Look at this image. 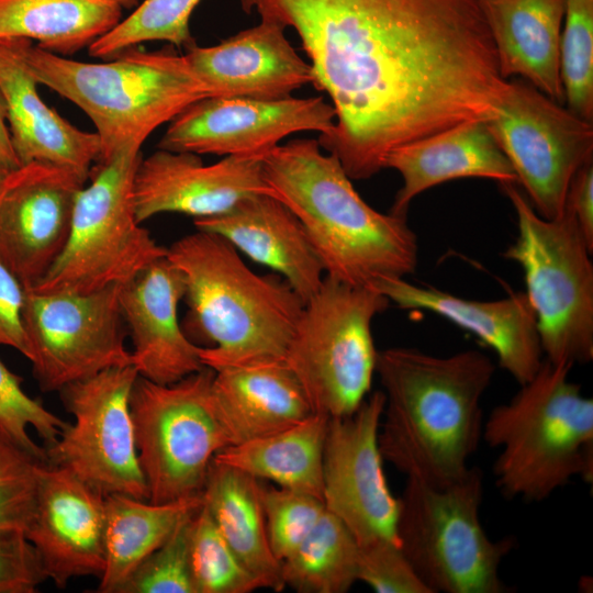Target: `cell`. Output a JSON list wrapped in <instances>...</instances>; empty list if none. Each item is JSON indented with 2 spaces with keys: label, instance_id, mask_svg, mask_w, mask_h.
Masks as SVG:
<instances>
[{
  "label": "cell",
  "instance_id": "cell-1",
  "mask_svg": "<svg viewBox=\"0 0 593 593\" xmlns=\"http://www.w3.org/2000/svg\"><path fill=\"white\" fill-rule=\"evenodd\" d=\"M246 13L299 35L335 127L320 136L351 180L396 147L489 121L501 75L481 0H240Z\"/></svg>",
  "mask_w": 593,
  "mask_h": 593
},
{
  "label": "cell",
  "instance_id": "cell-2",
  "mask_svg": "<svg viewBox=\"0 0 593 593\" xmlns=\"http://www.w3.org/2000/svg\"><path fill=\"white\" fill-rule=\"evenodd\" d=\"M494 371L477 349L444 357L409 347L378 350L383 460L434 486L461 479L482 439L481 401Z\"/></svg>",
  "mask_w": 593,
  "mask_h": 593
},
{
  "label": "cell",
  "instance_id": "cell-3",
  "mask_svg": "<svg viewBox=\"0 0 593 593\" xmlns=\"http://www.w3.org/2000/svg\"><path fill=\"white\" fill-rule=\"evenodd\" d=\"M262 174L268 194L300 220L325 276L372 287L415 271L417 237L405 216L371 208L338 158L324 154L317 139L279 144L264 156Z\"/></svg>",
  "mask_w": 593,
  "mask_h": 593
},
{
  "label": "cell",
  "instance_id": "cell-4",
  "mask_svg": "<svg viewBox=\"0 0 593 593\" xmlns=\"http://www.w3.org/2000/svg\"><path fill=\"white\" fill-rule=\"evenodd\" d=\"M182 272L190 327L212 344L199 347L215 370L284 360L304 302L280 276L257 275L216 233L188 234L167 248Z\"/></svg>",
  "mask_w": 593,
  "mask_h": 593
},
{
  "label": "cell",
  "instance_id": "cell-5",
  "mask_svg": "<svg viewBox=\"0 0 593 593\" xmlns=\"http://www.w3.org/2000/svg\"><path fill=\"white\" fill-rule=\"evenodd\" d=\"M1 44L38 85L69 100L89 118L101 143L99 163L125 148H141L160 125L191 103L211 97L184 55L174 52L134 47L104 63H87L25 40Z\"/></svg>",
  "mask_w": 593,
  "mask_h": 593
},
{
  "label": "cell",
  "instance_id": "cell-6",
  "mask_svg": "<svg viewBox=\"0 0 593 593\" xmlns=\"http://www.w3.org/2000/svg\"><path fill=\"white\" fill-rule=\"evenodd\" d=\"M571 369L544 359L483 422L482 439L500 449L495 483L508 499L540 502L574 477L592 483L593 400L569 379Z\"/></svg>",
  "mask_w": 593,
  "mask_h": 593
},
{
  "label": "cell",
  "instance_id": "cell-7",
  "mask_svg": "<svg viewBox=\"0 0 593 593\" xmlns=\"http://www.w3.org/2000/svg\"><path fill=\"white\" fill-rule=\"evenodd\" d=\"M483 473L470 467L458 481L434 486L407 478L399 497L400 548L430 593H505L500 577L515 539L493 540L480 521Z\"/></svg>",
  "mask_w": 593,
  "mask_h": 593
},
{
  "label": "cell",
  "instance_id": "cell-8",
  "mask_svg": "<svg viewBox=\"0 0 593 593\" xmlns=\"http://www.w3.org/2000/svg\"><path fill=\"white\" fill-rule=\"evenodd\" d=\"M517 217V236L503 253L524 272L544 359L558 365L593 359V249L572 213L540 216L515 183H502Z\"/></svg>",
  "mask_w": 593,
  "mask_h": 593
},
{
  "label": "cell",
  "instance_id": "cell-9",
  "mask_svg": "<svg viewBox=\"0 0 593 593\" xmlns=\"http://www.w3.org/2000/svg\"><path fill=\"white\" fill-rule=\"evenodd\" d=\"M141 148L128 147L92 167L75 202L66 245L32 288L38 293H90L124 284L166 256L136 220L133 177Z\"/></svg>",
  "mask_w": 593,
  "mask_h": 593
},
{
  "label": "cell",
  "instance_id": "cell-10",
  "mask_svg": "<svg viewBox=\"0 0 593 593\" xmlns=\"http://www.w3.org/2000/svg\"><path fill=\"white\" fill-rule=\"evenodd\" d=\"M390 301L371 287L350 286L327 276L303 306L284 361L312 413L328 418L351 415L370 393L378 350L371 325Z\"/></svg>",
  "mask_w": 593,
  "mask_h": 593
},
{
  "label": "cell",
  "instance_id": "cell-11",
  "mask_svg": "<svg viewBox=\"0 0 593 593\" xmlns=\"http://www.w3.org/2000/svg\"><path fill=\"white\" fill-rule=\"evenodd\" d=\"M213 377L205 367L169 384L136 379L131 413L148 501L202 495L214 456L231 445L212 404Z\"/></svg>",
  "mask_w": 593,
  "mask_h": 593
},
{
  "label": "cell",
  "instance_id": "cell-12",
  "mask_svg": "<svg viewBox=\"0 0 593 593\" xmlns=\"http://www.w3.org/2000/svg\"><path fill=\"white\" fill-rule=\"evenodd\" d=\"M137 378L133 365L113 367L59 390L74 423L46 446V462L67 469L104 496L148 500L131 413Z\"/></svg>",
  "mask_w": 593,
  "mask_h": 593
},
{
  "label": "cell",
  "instance_id": "cell-13",
  "mask_svg": "<svg viewBox=\"0 0 593 593\" xmlns=\"http://www.w3.org/2000/svg\"><path fill=\"white\" fill-rule=\"evenodd\" d=\"M486 124L535 211L545 219L561 215L573 176L592 160V122L514 80Z\"/></svg>",
  "mask_w": 593,
  "mask_h": 593
},
{
  "label": "cell",
  "instance_id": "cell-14",
  "mask_svg": "<svg viewBox=\"0 0 593 593\" xmlns=\"http://www.w3.org/2000/svg\"><path fill=\"white\" fill-rule=\"evenodd\" d=\"M121 287L112 284L90 293L25 289L29 360L43 391H59L102 370L132 365L124 344Z\"/></svg>",
  "mask_w": 593,
  "mask_h": 593
},
{
  "label": "cell",
  "instance_id": "cell-15",
  "mask_svg": "<svg viewBox=\"0 0 593 593\" xmlns=\"http://www.w3.org/2000/svg\"><path fill=\"white\" fill-rule=\"evenodd\" d=\"M383 407L384 394L376 391L351 415L329 418L327 425L323 503L358 546L379 541L399 545V497L388 485L378 441Z\"/></svg>",
  "mask_w": 593,
  "mask_h": 593
},
{
  "label": "cell",
  "instance_id": "cell-16",
  "mask_svg": "<svg viewBox=\"0 0 593 593\" xmlns=\"http://www.w3.org/2000/svg\"><path fill=\"white\" fill-rule=\"evenodd\" d=\"M333 105L323 97L276 100L206 97L169 122L158 148L197 155H266L299 132L328 136L335 127Z\"/></svg>",
  "mask_w": 593,
  "mask_h": 593
},
{
  "label": "cell",
  "instance_id": "cell-17",
  "mask_svg": "<svg viewBox=\"0 0 593 593\" xmlns=\"http://www.w3.org/2000/svg\"><path fill=\"white\" fill-rule=\"evenodd\" d=\"M86 184L72 171L44 163L11 170L0 187V261L32 288L68 239L78 193Z\"/></svg>",
  "mask_w": 593,
  "mask_h": 593
},
{
  "label": "cell",
  "instance_id": "cell-18",
  "mask_svg": "<svg viewBox=\"0 0 593 593\" xmlns=\"http://www.w3.org/2000/svg\"><path fill=\"white\" fill-rule=\"evenodd\" d=\"M265 155L225 156L204 165L200 155L158 148L141 157L133 177L138 223L160 213L194 219L223 214L243 199L269 193L262 174Z\"/></svg>",
  "mask_w": 593,
  "mask_h": 593
},
{
  "label": "cell",
  "instance_id": "cell-19",
  "mask_svg": "<svg viewBox=\"0 0 593 593\" xmlns=\"http://www.w3.org/2000/svg\"><path fill=\"white\" fill-rule=\"evenodd\" d=\"M24 534L56 586L78 577L100 578L105 566L104 495L46 462Z\"/></svg>",
  "mask_w": 593,
  "mask_h": 593
},
{
  "label": "cell",
  "instance_id": "cell-20",
  "mask_svg": "<svg viewBox=\"0 0 593 593\" xmlns=\"http://www.w3.org/2000/svg\"><path fill=\"white\" fill-rule=\"evenodd\" d=\"M371 288L400 309L428 311L475 335L519 385L530 380L544 361L536 314L525 292L478 301L404 278L383 279Z\"/></svg>",
  "mask_w": 593,
  "mask_h": 593
},
{
  "label": "cell",
  "instance_id": "cell-21",
  "mask_svg": "<svg viewBox=\"0 0 593 593\" xmlns=\"http://www.w3.org/2000/svg\"><path fill=\"white\" fill-rule=\"evenodd\" d=\"M186 293L182 272L161 257L122 284L120 306L133 350L132 365L143 377L169 384L205 368L178 320Z\"/></svg>",
  "mask_w": 593,
  "mask_h": 593
},
{
  "label": "cell",
  "instance_id": "cell-22",
  "mask_svg": "<svg viewBox=\"0 0 593 593\" xmlns=\"http://www.w3.org/2000/svg\"><path fill=\"white\" fill-rule=\"evenodd\" d=\"M272 20L238 32L213 46H192L184 57L211 97H243L264 100L288 98L313 85L311 65L299 56Z\"/></svg>",
  "mask_w": 593,
  "mask_h": 593
},
{
  "label": "cell",
  "instance_id": "cell-23",
  "mask_svg": "<svg viewBox=\"0 0 593 593\" xmlns=\"http://www.w3.org/2000/svg\"><path fill=\"white\" fill-rule=\"evenodd\" d=\"M193 224L221 235L249 259L277 272L304 303L323 283L324 267L300 220L268 193L247 197L230 211L194 219Z\"/></svg>",
  "mask_w": 593,
  "mask_h": 593
},
{
  "label": "cell",
  "instance_id": "cell-24",
  "mask_svg": "<svg viewBox=\"0 0 593 593\" xmlns=\"http://www.w3.org/2000/svg\"><path fill=\"white\" fill-rule=\"evenodd\" d=\"M37 81L0 43V93L11 144L21 165L44 163L68 169L83 181L101 159L94 132L82 131L49 108Z\"/></svg>",
  "mask_w": 593,
  "mask_h": 593
},
{
  "label": "cell",
  "instance_id": "cell-25",
  "mask_svg": "<svg viewBox=\"0 0 593 593\" xmlns=\"http://www.w3.org/2000/svg\"><path fill=\"white\" fill-rule=\"evenodd\" d=\"M383 168L396 170L402 178L390 212L401 216L419 193L454 179L479 177L517 183L486 121L465 122L396 147L385 157Z\"/></svg>",
  "mask_w": 593,
  "mask_h": 593
},
{
  "label": "cell",
  "instance_id": "cell-26",
  "mask_svg": "<svg viewBox=\"0 0 593 593\" xmlns=\"http://www.w3.org/2000/svg\"><path fill=\"white\" fill-rule=\"evenodd\" d=\"M211 400L231 445L283 430L312 414L284 360L215 370Z\"/></svg>",
  "mask_w": 593,
  "mask_h": 593
},
{
  "label": "cell",
  "instance_id": "cell-27",
  "mask_svg": "<svg viewBox=\"0 0 593 593\" xmlns=\"http://www.w3.org/2000/svg\"><path fill=\"white\" fill-rule=\"evenodd\" d=\"M501 75H518L558 103L564 101L559 46L566 0H481Z\"/></svg>",
  "mask_w": 593,
  "mask_h": 593
},
{
  "label": "cell",
  "instance_id": "cell-28",
  "mask_svg": "<svg viewBox=\"0 0 593 593\" xmlns=\"http://www.w3.org/2000/svg\"><path fill=\"white\" fill-rule=\"evenodd\" d=\"M259 491L258 479L212 460L202 492L203 505L261 588L280 592L286 588L281 562L270 547Z\"/></svg>",
  "mask_w": 593,
  "mask_h": 593
},
{
  "label": "cell",
  "instance_id": "cell-29",
  "mask_svg": "<svg viewBox=\"0 0 593 593\" xmlns=\"http://www.w3.org/2000/svg\"><path fill=\"white\" fill-rule=\"evenodd\" d=\"M328 421L312 413L283 430L230 445L213 461L323 501V452Z\"/></svg>",
  "mask_w": 593,
  "mask_h": 593
},
{
  "label": "cell",
  "instance_id": "cell-30",
  "mask_svg": "<svg viewBox=\"0 0 593 593\" xmlns=\"http://www.w3.org/2000/svg\"><path fill=\"white\" fill-rule=\"evenodd\" d=\"M202 504V495L169 503H154L124 494L105 495V566L97 592L118 593L133 571L169 537L178 523Z\"/></svg>",
  "mask_w": 593,
  "mask_h": 593
},
{
  "label": "cell",
  "instance_id": "cell-31",
  "mask_svg": "<svg viewBox=\"0 0 593 593\" xmlns=\"http://www.w3.org/2000/svg\"><path fill=\"white\" fill-rule=\"evenodd\" d=\"M122 8L105 0H0V43L35 41L70 56L112 30Z\"/></svg>",
  "mask_w": 593,
  "mask_h": 593
},
{
  "label": "cell",
  "instance_id": "cell-32",
  "mask_svg": "<svg viewBox=\"0 0 593 593\" xmlns=\"http://www.w3.org/2000/svg\"><path fill=\"white\" fill-rule=\"evenodd\" d=\"M359 547L345 524L326 511L281 561L286 586L300 593H345L358 581Z\"/></svg>",
  "mask_w": 593,
  "mask_h": 593
},
{
  "label": "cell",
  "instance_id": "cell-33",
  "mask_svg": "<svg viewBox=\"0 0 593 593\" xmlns=\"http://www.w3.org/2000/svg\"><path fill=\"white\" fill-rule=\"evenodd\" d=\"M201 0H144L88 48L99 58H112L145 42H168L189 49L195 45L190 19Z\"/></svg>",
  "mask_w": 593,
  "mask_h": 593
},
{
  "label": "cell",
  "instance_id": "cell-34",
  "mask_svg": "<svg viewBox=\"0 0 593 593\" xmlns=\"http://www.w3.org/2000/svg\"><path fill=\"white\" fill-rule=\"evenodd\" d=\"M190 568L195 593H249L262 589L236 557L203 504L192 516Z\"/></svg>",
  "mask_w": 593,
  "mask_h": 593
},
{
  "label": "cell",
  "instance_id": "cell-35",
  "mask_svg": "<svg viewBox=\"0 0 593 593\" xmlns=\"http://www.w3.org/2000/svg\"><path fill=\"white\" fill-rule=\"evenodd\" d=\"M559 70L569 110L593 118V0H566Z\"/></svg>",
  "mask_w": 593,
  "mask_h": 593
},
{
  "label": "cell",
  "instance_id": "cell-36",
  "mask_svg": "<svg viewBox=\"0 0 593 593\" xmlns=\"http://www.w3.org/2000/svg\"><path fill=\"white\" fill-rule=\"evenodd\" d=\"M45 465L0 425V530H25Z\"/></svg>",
  "mask_w": 593,
  "mask_h": 593
},
{
  "label": "cell",
  "instance_id": "cell-37",
  "mask_svg": "<svg viewBox=\"0 0 593 593\" xmlns=\"http://www.w3.org/2000/svg\"><path fill=\"white\" fill-rule=\"evenodd\" d=\"M197 511L178 523L169 537L133 571L118 593H195L190 568V530Z\"/></svg>",
  "mask_w": 593,
  "mask_h": 593
},
{
  "label": "cell",
  "instance_id": "cell-38",
  "mask_svg": "<svg viewBox=\"0 0 593 593\" xmlns=\"http://www.w3.org/2000/svg\"><path fill=\"white\" fill-rule=\"evenodd\" d=\"M259 492L270 547L281 562L314 528L325 506L314 495L261 482Z\"/></svg>",
  "mask_w": 593,
  "mask_h": 593
},
{
  "label": "cell",
  "instance_id": "cell-39",
  "mask_svg": "<svg viewBox=\"0 0 593 593\" xmlns=\"http://www.w3.org/2000/svg\"><path fill=\"white\" fill-rule=\"evenodd\" d=\"M67 422L32 399L22 388V379L9 370L0 359V425L24 448L46 459L45 448L38 446L27 433L32 427L45 441L54 444Z\"/></svg>",
  "mask_w": 593,
  "mask_h": 593
},
{
  "label": "cell",
  "instance_id": "cell-40",
  "mask_svg": "<svg viewBox=\"0 0 593 593\" xmlns=\"http://www.w3.org/2000/svg\"><path fill=\"white\" fill-rule=\"evenodd\" d=\"M357 579L377 593H430L394 542L358 546Z\"/></svg>",
  "mask_w": 593,
  "mask_h": 593
},
{
  "label": "cell",
  "instance_id": "cell-41",
  "mask_svg": "<svg viewBox=\"0 0 593 593\" xmlns=\"http://www.w3.org/2000/svg\"><path fill=\"white\" fill-rule=\"evenodd\" d=\"M47 580L23 530H0V593H34Z\"/></svg>",
  "mask_w": 593,
  "mask_h": 593
},
{
  "label": "cell",
  "instance_id": "cell-42",
  "mask_svg": "<svg viewBox=\"0 0 593 593\" xmlns=\"http://www.w3.org/2000/svg\"><path fill=\"white\" fill-rule=\"evenodd\" d=\"M25 289L0 261V346L16 349L29 359L30 349L23 323Z\"/></svg>",
  "mask_w": 593,
  "mask_h": 593
},
{
  "label": "cell",
  "instance_id": "cell-43",
  "mask_svg": "<svg viewBox=\"0 0 593 593\" xmlns=\"http://www.w3.org/2000/svg\"><path fill=\"white\" fill-rule=\"evenodd\" d=\"M566 209L574 216L586 243L593 249V161L583 165L573 176Z\"/></svg>",
  "mask_w": 593,
  "mask_h": 593
},
{
  "label": "cell",
  "instance_id": "cell-44",
  "mask_svg": "<svg viewBox=\"0 0 593 593\" xmlns=\"http://www.w3.org/2000/svg\"><path fill=\"white\" fill-rule=\"evenodd\" d=\"M0 160L9 170H13L20 167V164L18 161V158L14 154V150L11 144L10 133H9L7 121H5V112H4V105H3L1 93H0Z\"/></svg>",
  "mask_w": 593,
  "mask_h": 593
},
{
  "label": "cell",
  "instance_id": "cell-45",
  "mask_svg": "<svg viewBox=\"0 0 593 593\" xmlns=\"http://www.w3.org/2000/svg\"><path fill=\"white\" fill-rule=\"evenodd\" d=\"M120 5L122 9L132 8L138 3V0H105Z\"/></svg>",
  "mask_w": 593,
  "mask_h": 593
},
{
  "label": "cell",
  "instance_id": "cell-46",
  "mask_svg": "<svg viewBox=\"0 0 593 593\" xmlns=\"http://www.w3.org/2000/svg\"><path fill=\"white\" fill-rule=\"evenodd\" d=\"M11 170H9L4 165L3 163L0 160V187L1 184L3 183L4 179L7 178L8 174L10 172Z\"/></svg>",
  "mask_w": 593,
  "mask_h": 593
}]
</instances>
